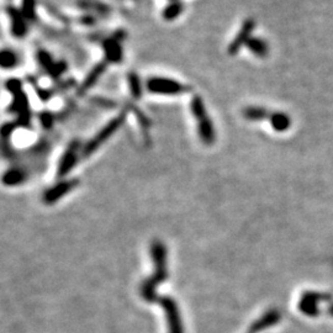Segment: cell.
<instances>
[{"label":"cell","instance_id":"ba28073f","mask_svg":"<svg viewBox=\"0 0 333 333\" xmlns=\"http://www.w3.org/2000/svg\"><path fill=\"white\" fill-rule=\"evenodd\" d=\"M79 179H64L58 182L55 185L52 186L43 192L42 200L46 205H53L60 199H62L64 195L71 192L73 189L79 185Z\"/></svg>","mask_w":333,"mask_h":333},{"label":"cell","instance_id":"5bb4252c","mask_svg":"<svg viewBox=\"0 0 333 333\" xmlns=\"http://www.w3.org/2000/svg\"><path fill=\"white\" fill-rule=\"evenodd\" d=\"M242 115L248 121H263V120L269 119L271 114L265 107L251 105V106H246L242 110Z\"/></svg>","mask_w":333,"mask_h":333},{"label":"cell","instance_id":"52a82bcc","mask_svg":"<svg viewBox=\"0 0 333 333\" xmlns=\"http://www.w3.org/2000/svg\"><path fill=\"white\" fill-rule=\"evenodd\" d=\"M254 27H256V21L252 17H248V19L244 20L236 36L233 37V40L231 41L229 47H227V53L230 55H237L239 51L247 45L248 40L252 37Z\"/></svg>","mask_w":333,"mask_h":333},{"label":"cell","instance_id":"8992f818","mask_svg":"<svg viewBox=\"0 0 333 333\" xmlns=\"http://www.w3.org/2000/svg\"><path fill=\"white\" fill-rule=\"evenodd\" d=\"M81 143L78 140H74L67 146L66 151L63 152L62 157H61L60 162H58L57 172H55V177L58 179H63L72 172V169L77 165L81 158Z\"/></svg>","mask_w":333,"mask_h":333},{"label":"cell","instance_id":"5b68a950","mask_svg":"<svg viewBox=\"0 0 333 333\" xmlns=\"http://www.w3.org/2000/svg\"><path fill=\"white\" fill-rule=\"evenodd\" d=\"M146 89L154 95L175 96L190 92V87L168 77H151L146 81Z\"/></svg>","mask_w":333,"mask_h":333},{"label":"cell","instance_id":"ffe728a7","mask_svg":"<svg viewBox=\"0 0 333 333\" xmlns=\"http://www.w3.org/2000/svg\"><path fill=\"white\" fill-rule=\"evenodd\" d=\"M36 0H22L21 9H20V10L22 11V14H24L26 19L30 22L36 20Z\"/></svg>","mask_w":333,"mask_h":333},{"label":"cell","instance_id":"6da1fadb","mask_svg":"<svg viewBox=\"0 0 333 333\" xmlns=\"http://www.w3.org/2000/svg\"><path fill=\"white\" fill-rule=\"evenodd\" d=\"M151 256L154 264V273L145 280L140 288V294L147 302L159 303L164 309L169 333H184L182 317L178 303L172 297L162 296L156 293V289L168 276L166 269V249L160 241H153L151 244Z\"/></svg>","mask_w":333,"mask_h":333},{"label":"cell","instance_id":"4fadbf2b","mask_svg":"<svg viewBox=\"0 0 333 333\" xmlns=\"http://www.w3.org/2000/svg\"><path fill=\"white\" fill-rule=\"evenodd\" d=\"M246 47L249 49L251 53L259 58L267 57L268 53H269V45H268L267 41L263 40L262 37L252 36L248 40Z\"/></svg>","mask_w":333,"mask_h":333},{"label":"cell","instance_id":"8fae6325","mask_svg":"<svg viewBox=\"0 0 333 333\" xmlns=\"http://www.w3.org/2000/svg\"><path fill=\"white\" fill-rule=\"evenodd\" d=\"M107 66H109V63H107L105 60L96 63L95 66L90 69V72L88 73L86 77H84V79L80 83V86L78 87V95L81 96V95L87 94V93L89 92V90L92 89V88L94 87L96 83H98L99 79L103 77L104 73L106 72Z\"/></svg>","mask_w":333,"mask_h":333},{"label":"cell","instance_id":"e0dca14e","mask_svg":"<svg viewBox=\"0 0 333 333\" xmlns=\"http://www.w3.org/2000/svg\"><path fill=\"white\" fill-rule=\"evenodd\" d=\"M127 86L128 89H130V94L132 96V99L135 100H140L143 95V86L141 78L138 77L136 72H130L127 74Z\"/></svg>","mask_w":333,"mask_h":333},{"label":"cell","instance_id":"7c38bea8","mask_svg":"<svg viewBox=\"0 0 333 333\" xmlns=\"http://www.w3.org/2000/svg\"><path fill=\"white\" fill-rule=\"evenodd\" d=\"M36 57L41 68L47 72L48 74H51L53 78L61 77V74L66 71V64L63 62H55L52 55L45 49H39Z\"/></svg>","mask_w":333,"mask_h":333},{"label":"cell","instance_id":"7402d4cb","mask_svg":"<svg viewBox=\"0 0 333 333\" xmlns=\"http://www.w3.org/2000/svg\"><path fill=\"white\" fill-rule=\"evenodd\" d=\"M14 130H15V124H13V122L5 124L4 126H3V136H4V138H7L8 136H10Z\"/></svg>","mask_w":333,"mask_h":333},{"label":"cell","instance_id":"ac0fdd59","mask_svg":"<svg viewBox=\"0 0 333 333\" xmlns=\"http://www.w3.org/2000/svg\"><path fill=\"white\" fill-rule=\"evenodd\" d=\"M184 11V4L182 0H174V2H169L166 7L163 9L162 16L165 21H174L178 19Z\"/></svg>","mask_w":333,"mask_h":333},{"label":"cell","instance_id":"7a4b0ae2","mask_svg":"<svg viewBox=\"0 0 333 333\" xmlns=\"http://www.w3.org/2000/svg\"><path fill=\"white\" fill-rule=\"evenodd\" d=\"M190 111L192 118L197 121L198 135L200 141L205 146L214 145L216 141V132L212 120L207 114L204 99L199 94H195L190 100Z\"/></svg>","mask_w":333,"mask_h":333},{"label":"cell","instance_id":"277c9868","mask_svg":"<svg viewBox=\"0 0 333 333\" xmlns=\"http://www.w3.org/2000/svg\"><path fill=\"white\" fill-rule=\"evenodd\" d=\"M5 88L13 95V104H11L10 110L17 115V124L20 126L27 127L31 122V110L27 96L22 90L21 80L16 79V78L8 79L5 83Z\"/></svg>","mask_w":333,"mask_h":333},{"label":"cell","instance_id":"44dd1931","mask_svg":"<svg viewBox=\"0 0 333 333\" xmlns=\"http://www.w3.org/2000/svg\"><path fill=\"white\" fill-rule=\"evenodd\" d=\"M40 121L42 124L43 127L51 128L54 124V115L52 113H48V111H45V113L40 114Z\"/></svg>","mask_w":333,"mask_h":333},{"label":"cell","instance_id":"2e32d148","mask_svg":"<svg viewBox=\"0 0 333 333\" xmlns=\"http://www.w3.org/2000/svg\"><path fill=\"white\" fill-rule=\"evenodd\" d=\"M269 122L271 127L276 131V132H284V131L289 130L291 126V119L288 114L280 113V111H276V113H273L269 118Z\"/></svg>","mask_w":333,"mask_h":333},{"label":"cell","instance_id":"9c48e42d","mask_svg":"<svg viewBox=\"0 0 333 333\" xmlns=\"http://www.w3.org/2000/svg\"><path fill=\"white\" fill-rule=\"evenodd\" d=\"M124 36V32L120 31L115 36L103 41V49L105 53L104 60L107 63H121L122 58H124V49H122L121 45Z\"/></svg>","mask_w":333,"mask_h":333},{"label":"cell","instance_id":"9a60e30c","mask_svg":"<svg viewBox=\"0 0 333 333\" xmlns=\"http://www.w3.org/2000/svg\"><path fill=\"white\" fill-rule=\"evenodd\" d=\"M27 172L24 171V169L13 168L9 169L7 173L4 174V177H3V183L8 186L20 185V184H22L27 179Z\"/></svg>","mask_w":333,"mask_h":333},{"label":"cell","instance_id":"603a6c76","mask_svg":"<svg viewBox=\"0 0 333 333\" xmlns=\"http://www.w3.org/2000/svg\"><path fill=\"white\" fill-rule=\"evenodd\" d=\"M169 2H174V0H169Z\"/></svg>","mask_w":333,"mask_h":333},{"label":"cell","instance_id":"3957f363","mask_svg":"<svg viewBox=\"0 0 333 333\" xmlns=\"http://www.w3.org/2000/svg\"><path fill=\"white\" fill-rule=\"evenodd\" d=\"M125 120H126V113L122 111V113L118 114L115 118L111 119L110 121H107L86 145H83V148H81V158H88V157L93 156L101 146L105 145V142L109 141L111 137L115 135L116 131L121 128Z\"/></svg>","mask_w":333,"mask_h":333},{"label":"cell","instance_id":"30bf717a","mask_svg":"<svg viewBox=\"0 0 333 333\" xmlns=\"http://www.w3.org/2000/svg\"><path fill=\"white\" fill-rule=\"evenodd\" d=\"M7 14L10 20V32L16 39H22L27 35L29 20L26 19L22 11L13 5H8Z\"/></svg>","mask_w":333,"mask_h":333},{"label":"cell","instance_id":"d6986e66","mask_svg":"<svg viewBox=\"0 0 333 333\" xmlns=\"http://www.w3.org/2000/svg\"><path fill=\"white\" fill-rule=\"evenodd\" d=\"M0 64L4 69L15 68L19 64V55L15 51L10 48H4L0 54Z\"/></svg>","mask_w":333,"mask_h":333}]
</instances>
